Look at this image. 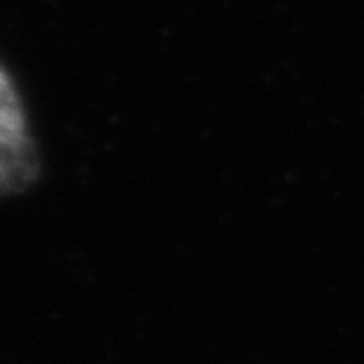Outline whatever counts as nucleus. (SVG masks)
Listing matches in <instances>:
<instances>
[{"label": "nucleus", "mask_w": 364, "mask_h": 364, "mask_svg": "<svg viewBox=\"0 0 364 364\" xmlns=\"http://www.w3.org/2000/svg\"><path fill=\"white\" fill-rule=\"evenodd\" d=\"M41 154L17 83L0 62V199L28 192L41 178Z\"/></svg>", "instance_id": "1"}]
</instances>
